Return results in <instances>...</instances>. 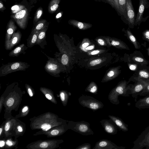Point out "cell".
Wrapping results in <instances>:
<instances>
[{
    "instance_id": "1",
    "label": "cell",
    "mask_w": 149,
    "mask_h": 149,
    "mask_svg": "<svg viewBox=\"0 0 149 149\" xmlns=\"http://www.w3.org/2000/svg\"><path fill=\"white\" fill-rule=\"evenodd\" d=\"M129 83L125 80L122 81L111 91L108 98L111 103L115 105L120 103L119 96L129 97L131 95L130 89L132 84L128 85Z\"/></svg>"
},
{
    "instance_id": "2",
    "label": "cell",
    "mask_w": 149,
    "mask_h": 149,
    "mask_svg": "<svg viewBox=\"0 0 149 149\" xmlns=\"http://www.w3.org/2000/svg\"><path fill=\"white\" fill-rule=\"evenodd\" d=\"M68 129L84 136L93 135L94 133L90 127V124L85 121H70L68 124Z\"/></svg>"
},
{
    "instance_id": "3",
    "label": "cell",
    "mask_w": 149,
    "mask_h": 149,
    "mask_svg": "<svg viewBox=\"0 0 149 149\" xmlns=\"http://www.w3.org/2000/svg\"><path fill=\"white\" fill-rule=\"evenodd\" d=\"M29 66V65L27 63L22 61L8 63L1 67L0 76H5L9 74L17 71H25Z\"/></svg>"
},
{
    "instance_id": "4",
    "label": "cell",
    "mask_w": 149,
    "mask_h": 149,
    "mask_svg": "<svg viewBox=\"0 0 149 149\" xmlns=\"http://www.w3.org/2000/svg\"><path fill=\"white\" fill-rule=\"evenodd\" d=\"M79 104L84 107H86L93 111L103 108L104 105L101 102L94 97L86 95H82L78 99Z\"/></svg>"
},
{
    "instance_id": "5",
    "label": "cell",
    "mask_w": 149,
    "mask_h": 149,
    "mask_svg": "<svg viewBox=\"0 0 149 149\" xmlns=\"http://www.w3.org/2000/svg\"><path fill=\"white\" fill-rule=\"evenodd\" d=\"M133 143L132 149H142L144 147L149 149V126L138 136Z\"/></svg>"
},
{
    "instance_id": "6",
    "label": "cell",
    "mask_w": 149,
    "mask_h": 149,
    "mask_svg": "<svg viewBox=\"0 0 149 149\" xmlns=\"http://www.w3.org/2000/svg\"><path fill=\"white\" fill-rule=\"evenodd\" d=\"M28 15V10L27 8H25L12 15L11 17L14 19L21 29H24L26 26Z\"/></svg>"
},
{
    "instance_id": "7",
    "label": "cell",
    "mask_w": 149,
    "mask_h": 149,
    "mask_svg": "<svg viewBox=\"0 0 149 149\" xmlns=\"http://www.w3.org/2000/svg\"><path fill=\"white\" fill-rule=\"evenodd\" d=\"M133 79V80L136 82L134 84H132L130 90L132 96L135 99V101L136 102L138 95L142 92L146 85L149 84V82L145 81L140 79Z\"/></svg>"
},
{
    "instance_id": "8",
    "label": "cell",
    "mask_w": 149,
    "mask_h": 149,
    "mask_svg": "<svg viewBox=\"0 0 149 149\" xmlns=\"http://www.w3.org/2000/svg\"><path fill=\"white\" fill-rule=\"evenodd\" d=\"M48 58L45 66V69L49 74L54 77L59 73L61 71L60 67L58 62L55 58L47 56Z\"/></svg>"
},
{
    "instance_id": "9",
    "label": "cell",
    "mask_w": 149,
    "mask_h": 149,
    "mask_svg": "<svg viewBox=\"0 0 149 149\" xmlns=\"http://www.w3.org/2000/svg\"><path fill=\"white\" fill-rule=\"evenodd\" d=\"M125 147L118 146L110 140L102 139L97 142L93 149H125Z\"/></svg>"
},
{
    "instance_id": "10",
    "label": "cell",
    "mask_w": 149,
    "mask_h": 149,
    "mask_svg": "<svg viewBox=\"0 0 149 149\" xmlns=\"http://www.w3.org/2000/svg\"><path fill=\"white\" fill-rule=\"evenodd\" d=\"M126 10L127 21L129 27L130 28H133L135 26L136 17L131 0H127Z\"/></svg>"
},
{
    "instance_id": "11",
    "label": "cell",
    "mask_w": 149,
    "mask_h": 149,
    "mask_svg": "<svg viewBox=\"0 0 149 149\" xmlns=\"http://www.w3.org/2000/svg\"><path fill=\"white\" fill-rule=\"evenodd\" d=\"M138 10L135 20V26H139L143 22V15L145 9L149 8V2L148 0H139Z\"/></svg>"
},
{
    "instance_id": "12",
    "label": "cell",
    "mask_w": 149,
    "mask_h": 149,
    "mask_svg": "<svg viewBox=\"0 0 149 149\" xmlns=\"http://www.w3.org/2000/svg\"><path fill=\"white\" fill-rule=\"evenodd\" d=\"M105 132L108 134L115 135L118 130L115 124L110 119H104L100 121Z\"/></svg>"
},
{
    "instance_id": "13",
    "label": "cell",
    "mask_w": 149,
    "mask_h": 149,
    "mask_svg": "<svg viewBox=\"0 0 149 149\" xmlns=\"http://www.w3.org/2000/svg\"><path fill=\"white\" fill-rule=\"evenodd\" d=\"M17 29V27L15 25L14 22L12 20H10L7 27L5 41V47L7 50H8L10 38Z\"/></svg>"
},
{
    "instance_id": "14",
    "label": "cell",
    "mask_w": 149,
    "mask_h": 149,
    "mask_svg": "<svg viewBox=\"0 0 149 149\" xmlns=\"http://www.w3.org/2000/svg\"><path fill=\"white\" fill-rule=\"evenodd\" d=\"M109 117L120 130L123 132L128 130V125L125 123L120 118L113 115H109Z\"/></svg>"
},
{
    "instance_id": "15",
    "label": "cell",
    "mask_w": 149,
    "mask_h": 149,
    "mask_svg": "<svg viewBox=\"0 0 149 149\" xmlns=\"http://www.w3.org/2000/svg\"><path fill=\"white\" fill-rule=\"evenodd\" d=\"M132 79L138 78L146 81H149V68L138 70Z\"/></svg>"
},
{
    "instance_id": "16",
    "label": "cell",
    "mask_w": 149,
    "mask_h": 149,
    "mask_svg": "<svg viewBox=\"0 0 149 149\" xmlns=\"http://www.w3.org/2000/svg\"><path fill=\"white\" fill-rule=\"evenodd\" d=\"M22 35L20 32L18 30L12 35L10 40L8 50L11 49L13 47L20 42Z\"/></svg>"
},
{
    "instance_id": "17",
    "label": "cell",
    "mask_w": 149,
    "mask_h": 149,
    "mask_svg": "<svg viewBox=\"0 0 149 149\" xmlns=\"http://www.w3.org/2000/svg\"><path fill=\"white\" fill-rule=\"evenodd\" d=\"M69 24L81 30L87 29L91 27L92 25L89 23L81 22L76 20L71 19L68 21Z\"/></svg>"
},
{
    "instance_id": "18",
    "label": "cell",
    "mask_w": 149,
    "mask_h": 149,
    "mask_svg": "<svg viewBox=\"0 0 149 149\" xmlns=\"http://www.w3.org/2000/svg\"><path fill=\"white\" fill-rule=\"evenodd\" d=\"M27 48L24 44H21L11 51L9 53V56L10 57H17L21 54H24L26 53L25 51Z\"/></svg>"
},
{
    "instance_id": "19",
    "label": "cell",
    "mask_w": 149,
    "mask_h": 149,
    "mask_svg": "<svg viewBox=\"0 0 149 149\" xmlns=\"http://www.w3.org/2000/svg\"><path fill=\"white\" fill-rule=\"evenodd\" d=\"M135 106L139 109L149 108V96L139 99L136 102Z\"/></svg>"
},
{
    "instance_id": "20",
    "label": "cell",
    "mask_w": 149,
    "mask_h": 149,
    "mask_svg": "<svg viewBox=\"0 0 149 149\" xmlns=\"http://www.w3.org/2000/svg\"><path fill=\"white\" fill-rule=\"evenodd\" d=\"M126 36L129 41L133 44L135 49H137L140 48L141 46L136 38L128 29L125 31Z\"/></svg>"
},
{
    "instance_id": "21",
    "label": "cell",
    "mask_w": 149,
    "mask_h": 149,
    "mask_svg": "<svg viewBox=\"0 0 149 149\" xmlns=\"http://www.w3.org/2000/svg\"><path fill=\"white\" fill-rule=\"evenodd\" d=\"M38 37V31L33 30L27 40V46L28 47L31 48L36 45Z\"/></svg>"
},
{
    "instance_id": "22",
    "label": "cell",
    "mask_w": 149,
    "mask_h": 149,
    "mask_svg": "<svg viewBox=\"0 0 149 149\" xmlns=\"http://www.w3.org/2000/svg\"><path fill=\"white\" fill-rule=\"evenodd\" d=\"M131 60L134 62L141 66H146L148 63V61L143 57L139 56H130Z\"/></svg>"
},
{
    "instance_id": "23",
    "label": "cell",
    "mask_w": 149,
    "mask_h": 149,
    "mask_svg": "<svg viewBox=\"0 0 149 149\" xmlns=\"http://www.w3.org/2000/svg\"><path fill=\"white\" fill-rule=\"evenodd\" d=\"M126 3L127 0H119L120 14L123 16L127 21Z\"/></svg>"
},
{
    "instance_id": "24",
    "label": "cell",
    "mask_w": 149,
    "mask_h": 149,
    "mask_svg": "<svg viewBox=\"0 0 149 149\" xmlns=\"http://www.w3.org/2000/svg\"><path fill=\"white\" fill-rule=\"evenodd\" d=\"M47 28L48 26H47L42 30L38 31L37 40L36 45H40L44 40H45Z\"/></svg>"
},
{
    "instance_id": "25",
    "label": "cell",
    "mask_w": 149,
    "mask_h": 149,
    "mask_svg": "<svg viewBox=\"0 0 149 149\" xmlns=\"http://www.w3.org/2000/svg\"><path fill=\"white\" fill-rule=\"evenodd\" d=\"M111 44L113 46L121 49L130 50L127 45L123 41L117 39L112 40Z\"/></svg>"
},
{
    "instance_id": "26",
    "label": "cell",
    "mask_w": 149,
    "mask_h": 149,
    "mask_svg": "<svg viewBox=\"0 0 149 149\" xmlns=\"http://www.w3.org/2000/svg\"><path fill=\"white\" fill-rule=\"evenodd\" d=\"M61 0H51L48 6V12L51 13H54L57 9Z\"/></svg>"
},
{
    "instance_id": "27",
    "label": "cell",
    "mask_w": 149,
    "mask_h": 149,
    "mask_svg": "<svg viewBox=\"0 0 149 149\" xmlns=\"http://www.w3.org/2000/svg\"><path fill=\"white\" fill-rule=\"evenodd\" d=\"M119 71L118 68H116L110 71L107 74V78L103 80L102 82H106L115 77L119 74Z\"/></svg>"
},
{
    "instance_id": "28",
    "label": "cell",
    "mask_w": 149,
    "mask_h": 149,
    "mask_svg": "<svg viewBox=\"0 0 149 149\" xmlns=\"http://www.w3.org/2000/svg\"><path fill=\"white\" fill-rule=\"evenodd\" d=\"M98 87L96 84L93 82H91L86 88L85 91L97 95L98 91Z\"/></svg>"
},
{
    "instance_id": "29",
    "label": "cell",
    "mask_w": 149,
    "mask_h": 149,
    "mask_svg": "<svg viewBox=\"0 0 149 149\" xmlns=\"http://www.w3.org/2000/svg\"><path fill=\"white\" fill-rule=\"evenodd\" d=\"M101 1L110 5L120 14L119 0H101Z\"/></svg>"
},
{
    "instance_id": "30",
    "label": "cell",
    "mask_w": 149,
    "mask_h": 149,
    "mask_svg": "<svg viewBox=\"0 0 149 149\" xmlns=\"http://www.w3.org/2000/svg\"><path fill=\"white\" fill-rule=\"evenodd\" d=\"M46 21L45 20H42L38 22L33 30L38 31L42 30L47 26L46 25Z\"/></svg>"
},
{
    "instance_id": "31",
    "label": "cell",
    "mask_w": 149,
    "mask_h": 149,
    "mask_svg": "<svg viewBox=\"0 0 149 149\" xmlns=\"http://www.w3.org/2000/svg\"><path fill=\"white\" fill-rule=\"evenodd\" d=\"M69 95V93L67 91H62L60 93V98L65 106L66 105L69 98V95Z\"/></svg>"
},
{
    "instance_id": "32",
    "label": "cell",
    "mask_w": 149,
    "mask_h": 149,
    "mask_svg": "<svg viewBox=\"0 0 149 149\" xmlns=\"http://www.w3.org/2000/svg\"><path fill=\"white\" fill-rule=\"evenodd\" d=\"M24 6L22 5H16L12 6L11 10L13 14H15L25 8Z\"/></svg>"
},
{
    "instance_id": "33",
    "label": "cell",
    "mask_w": 149,
    "mask_h": 149,
    "mask_svg": "<svg viewBox=\"0 0 149 149\" xmlns=\"http://www.w3.org/2000/svg\"><path fill=\"white\" fill-rule=\"evenodd\" d=\"M43 12L42 8H39L37 10L34 18V21L37 22L40 18Z\"/></svg>"
},
{
    "instance_id": "34",
    "label": "cell",
    "mask_w": 149,
    "mask_h": 149,
    "mask_svg": "<svg viewBox=\"0 0 149 149\" xmlns=\"http://www.w3.org/2000/svg\"><path fill=\"white\" fill-rule=\"evenodd\" d=\"M91 144L86 143L79 146L76 148V149H91Z\"/></svg>"
},
{
    "instance_id": "35",
    "label": "cell",
    "mask_w": 149,
    "mask_h": 149,
    "mask_svg": "<svg viewBox=\"0 0 149 149\" xmlns=\"http://www.w3.org/2000/svg\"><path fill=\"white\" fill-rule=\"evenodd\" d=\"M68 56L65 54H63L61 59V61L62 64L64 65H67L68 62Z\"/></svg>"
},
{
    "instance_id": "36",
    "label": "cell",
    "mask_w": 149,
    "mask_h": 149,
    "mask_svg": "<svg viewBox=\"0 0 149 149\" xmlns=\"http://www.w3.org/2000/svg\"><path fill=\"white\" fill-rule=\"evenodd\" d=\"M149 95V84H147L142 92L139 94L140 96H145Z\"/></svg>"
},
{
    "instance_id": "37",
    "label": "cell",
    "mask_w": 149,
    "mask_h": 149,
    "mask_svg": "<svg viewBox=\"0 0 149 149\" xmlns=\"http://www.w3.org/2000/svg\"><path fill=\"white\" fill-rule=\"evenodd\" d=\"M144 39L149 42V29L146 30L142 33Z\"/></svg>"
},
{
    "instance_id": "38",
    "label": "cell",
    "mask_w": 149,
    "mask_h": 149,
    "mask_svg": "<svg viewBox=\"0 0 149 149\" xmlns=\"http://www.w3.org/2000/svg\"><path fill=\"white\" fill-rule=\"evenodd\" d=\"M102 62V60L100 58H98L93 60L90 63L91 66H94L100 64Z\"/></svg>"
},
{
    "instance_id": "39",
    "label": "cell",
    "mask_w": 149,
    "mask_h": 149,
    "mask_svg": "<svg viewBox=\"0 0 149 149\" xmlns=\"http://www.w3.org/2000/svg\"><path fill=\"white\" fill-rule=\"evenodd\" d=\"M137 64L135 63H129L128 64V65L130 69L132 71H136L138 69V66Z\"/></svg>"
},
{
    "instance_id": "40",
    "label": "cell",
    "mask_w": 149,
    "mask_h": 149,
    "mask_svg": "<svg viewBox=\"0 0 149 149\" xmlns=\"http://www.w3.org/2000/svg\"><path fill=\"white\" fill-rule=\"evenodd\" d=\"M51 128L50 125L48 124H44L41 126V129L44 131H47L50 129Z\"/></svg>"
},
{
    "instance_id": "41",
    "label": "cell",
    "mask_w": 149,
    "mask_h": 149,
    "mask_svg": "<svg viewBox=\"0 0 149 149\" xmlns=\"http://www.w3.org/2000/svg\"><path fill=\"white\" fill-rule=\"evenodd\" d=\"M14 102V99L12 98H10L7 101L6 105L8 107H11L13 104Z\"/></svg>"
},
{
    "instance_id": "42",
    "label": "cell",
    "mask_w": 149,
    "mask_h": 149,
    "mask_svg": "<svg viewBox=\"0 0 149 149\" xmlns=\"http://www.w3.org/2000/svg\"><path fill=\"white\" fill-rule=\"evenodd\" d=\"M48 143L46 142H43L40 144V146L42 148H45L48 146Z\"/></svg>"
},
{
    "instance_id": "43",
    "label": "cell",
    "mask_w": 149,
    "mask_h": 149,
    "mask_svg": "<svg viewBox=\"0 0 149 149\" xmlns=\"http://www.w3.org/2000/svg\"><path fill=\"white\" fill-rule=\"evenodd\" d=\"M59 133V131L57 130H53L51 132V134L52 135H57Z\"/></svg>"
},
{
    "instance_id": "44",
    "label": "cell",
    "mask_w": 149,
    "mask_h": 149,
    "mask_svg": "<svg viewBox=\"0 0 149 149\" xmlns=\"http://www.w3.org/2000/svg\"><path fill=\"white\" fill-rule=\"evenodd\" d=\"M98 44L104 46L105 45V42L102 39H98L97 40Z\"/></svg>"
},
{
    "instance_id": "45",
    "label": "cell",
    "mask_w": 149,
    "mask_h": 149,
    "mask_svg": "<svg viewBox=\"0 0 149 149\" xmlns=\"http://www.w3.org/2000/svg\"><path fill=\"white\" fill-rule=\"evenodd\" d=\"M10 127V124L9 122H7L5 125V130L6 131H8Z\"/></svg>"
},
{
    "instance_id": "46",
    "label": "cell",
    "mask_w": 149,
    "mask_h": 149,
    "mask_svg": "<svg viewBox=\"0 0 149 149\" xmlns=\"http://www.w3.org/2000/svg\"><path fill=\"white\" fill-rule=\"evenodd\" d=\"M28 92L30 97H32L33 96V94L30 88H28Z\"/></svg>"
},
{
    "instance_id": "47",
    "label": "cell",
    "mask_w": 149,
    "mask_h": 149,
    "mask_svg": "<svg viewBox=\"0 0 149 149\" xmlns=\"http://www.w3.org/2000/svg\"><path fill=\"white\" fill-rule=\"evenodd\" d=\"M100 52V51L99 50H95L94 51H93L91 53V55H95L96 54L99 53Z\"/></svg>"
},
{
    "instance_id": "48",
    "label": "cell",
    "mask_w": 149,
    "mask_h": 149,
    "mask_svg": "<svg viewBox=\"0 0 149 149\" xmlns=\"http://www.w3.org/2000/svg\"><path fill=\"white\" fill-rule=\"evenodd\" d=\"M5 7L3 6V3L1 1L0 2V9L2 10H3L5 9Z\"/></svg>"
},
{
    "instance_id": "49",
    "label": "cell",
    "mask_w": 149,
    "mask_h": 149,
    "mask_svg": "<svg viewBox=\"0 0 149 149\" xmlns=\"http://www.w3.org/2000/svg\"><path fill=\"white\" fill-rule=\"evenodd\" d=\"M45 97L46 98L49 100H51L52 98V96L49 94H46L45 95Z\"/></svg>"
},
{
    "instance_id": "50",
    "label": "cell",
    "mask_w": 149,
    "mask_h": 149,
    "mask_svg": "<svg viewBox=\"0 0 149 149\" xmlns=\"http://www.w3.org/2000/svg\"><path fill=\"white\" fill-rule=\"evenodd\" d=\"M6 144L9 146H11L13 145L12 143L9 140H8L6 142Z\"/></svg>"
},
{
    "instance_id": "51",
    "label": "cell",
    "mask_w": 149,
    "mask_h": 149,
    "mask_svg": "<svg viewBox=\"0 0 149 149\" xmlns=\"http://www.w3.org/2000/svg\"><path fill=\"white\" fill-rule=\"evenodd\" d=\"M28 108L27 106L24 107L22 109V112L23 113H24L27 111L28 110Z\"/></svg>"
},
{
    "instance_id": "52",
    "label": "cell",
    "mask_w": 149,
    "mask_h": 149,
    "mask_svg": "<svg viewBox=\"0 0 149 149\" xmlns=\"http://www.w3.org/2000/svg\"><path fill=\"white\" fill-rule=\"evenodd\" d=\"M5 143L3 141L1 140L0 141V147H1L5 145Z\"/></svg>"
},
{
    "instance_id": "53",
    "label": "cell",
    "mask_w": 149,
    "mask_h": 149,
    "mask_svg": "<svg viewBox=\"0 0 149 149\" xmlns=\"http://www.w3.org/2000/svg\"><path fill=\"white\" fill-rule=\"evenodd\" d=\"M88 45L89 43L88 42H85L82 45V47L84 48H86Z\"/></svg>"
},
{
    "instance_id": "54",
    "label": "cell",
    "mask_w": 149,
    "mask_h": 149,
    "mask_svg": "<svg viewBox=\"0 0 149 149\" xmlns=\"http://www.w3.org/2000/svg\"><path fill=\"white\" fill-rule=\"evenodd\" d=\"M17 129L18 131L19 132H21L23 131V129L22 127L20 126H18L17 127Z\"/></svg>"
},
{
    "instance_id": "55",
    "label": "cell",
    "mask_w": 149,
    "mask_h": 149,
    "mask_svg": "<svg viewBox=\"0 0 149 149\" xmlns=\"http://www.w3.org/2000/svg\"><path fill=\"white\" fill-rule=\"evenodd\" d=\"M94 48V46H91L86 48V50H91Z\"/></svg>"
},
{
    "instance_id": "56",
    "label": "cell",
    "mask_w": 149,
    "mask_h": 149,
    "mask_svg": "<svg viewBox=\"0 0 149 149\" xmlns=\"http://www.w3.org/2000/svg\"><path fill=\"white\" fill-rule=\"evenodd\" d=\"M62 15V14L61 13H58L56 16V19L60 17Z\"/></svg>"
},
{
    "instance_id": "57",
    "label": "cell",
    "mask_w": 149,
    "mask_h": 149,
    "mask_svg": "<svg viewBox=\"0 0 149 149\" xmlns=\"http://www.w3.org/2000/svg\"><path fill=\"white\" fill-rule=\"evenodd\" d=\"M146 49L147 50V51L148 54V56H149V47H148V48H147V49Z\"/></svg>"
},
{
    "instance_id": "58",
    "label": "cell",
    "mask_w": 149,
    "mask_h": 149,
    "mask_svg": "<svg viewBox=\"0 0 149 149\" xmlns=\"http://www.w3.org/2000/svg\"><path fill=\"white\" fill-rule=\"evenodd\" d=\"M2 128H0V135H1L2 132Z\"/></svg>"
}]
</instances>
